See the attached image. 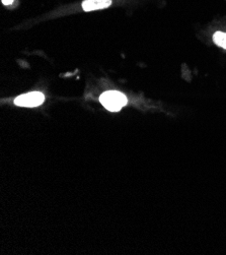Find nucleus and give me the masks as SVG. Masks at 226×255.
Returning a JSON list of instances; mask_svg holds the SVG:
<instances>
[{"label":"nucleus","instance_id":"f257e3e1","mask_svg":"<svg viewBox=\"0 0 226 255\" xmlns=\"http://www.w3.org/2000/svg\"><path fill=\"white\" fill-rule=\"evenodd\" d=\"M99 101L107 110L118 112L127 104V97L117 91H108L100 96Z\"/></svg>","mask_w":226,"mask_h":255},{"label":"nucleus","instance_id":"f03ea898","mask_svg":"<svg viewBox=\"0 0 226 255\" xmlns=\"http://www.w3.org/2000/svg\"><path fill=\"white\" fill-rule=\"evenodd\" d=\"M45 101V96L40 92H32L18 96L14 100V104L19 107L34 108L42 105Z\"/></svg>","mask_w":226,"mask_h":255},{"label":"nucleus","instance_id":"7ed1b4c3","mask_svg":"<svg viewBox=\"0 0 226 255\" xmlns=\"http://www.w3.org/2000/svg\"><path fill=\"white\" fill-rule=\"evenodd\" d=\"M112 3V0H84L82 2V8L84 11L105 9L111 6Z\"/></svg>","mask_w":226,"mask_h":255},{"label":"nucleus","instance_id":"20e7f679","mask_svg":"<svg viewBox=\"0 0 226 255\" xmlns=\"http://www.w3.org/2000/svg\"><path fill=\"white\" fill-rule=\"evenodd\" d=\"M213 41L217 46L226 50V33L216 32L213 36Z\"/></svg>","mask_w":226,"mask_h":255},{"label":"nucleus","instance_id":"39448f33","mask_svg":"<svg viewBox=\"0 0 226 255\" xmlns=\"http://www.w3.org/2000/svg\"><path fill=\"white\" fill-rule=\"evenodd\" d=\"M13 1H14V0H2V3H3L4 5H9V4H11Z\"/></svg>","mask_w":226,"mask_h":255}]
</instances>
